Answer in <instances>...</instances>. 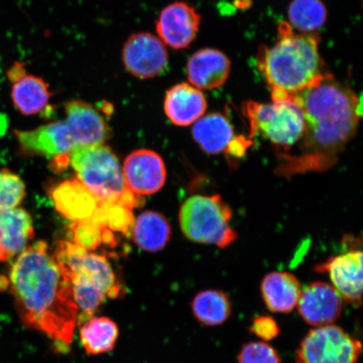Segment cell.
Instances as JSON below:
<instances>
[{"instance_id":"24","label":"cell","mask_w":363,"mask_h":363,"mask_svg":"<svg viewBox=\"0 0 363 363\" xmlns=\"http://www.w3.org/2000/svg\"><path fill=\"white\" fill-rule=\"evenodd\" d=\"M193 315L199 324L218 326L225 323L233 314L228 294L220 289H206L198 293L191 302Z\"/></svg>"},{"instance_id":"26","label":"cell","mask_w":363,"mask_h":363,"mask_svg":"<svg viewBox=\"0 0 363 363\" xmlns=\"http://www.w3.org/2000/svg\"><path fill=\"white\" fill-rule=\"evenodd\" d=\"M328 16L321 0H293L289 8L291 26L301 33H316L325 25Z\"/></svg>"},{"instance_id":"14","label":"cell","mask_w":363,"mask_h":363,"mask_svg":"<svg viewBox=\"0 0 363 363\" xmlns=\"http://www.w3.org/2000/svg\"><path fill=\"white\" fill-rule=\"evenodd\" d=\"M23 152L45 157H61L76 147L65 121L52 122L33 130H15Z\"/></svg>"},{"instance_id":"31","label":"cell","mask_w":363,"mask_h":363,"mask_svg":"<svg viewBox=\"0 0 363 363\" xmlns=\"http://www.w3.org/2000/svg\"><path fill=\"white\" fill-rule=\"evenodd\" d=\"M249 139L245 138L244 136H238L230 143L225 152L233 157H242L249 147Z\"/></svg>"},{"instance_id":"2","label":"cell","mask_w":363,"mask_h":363,"mask_svg":"<svg viewBox=\"0 0 363 363\" xmlns=\"http://www.w3.org/2000/svg\"><path fill=\"white\" fill-rule=\"evenodd\" d=\"M8 284L22 323L61 348L69 347L79 310L69 281L62 276L48 245H28L13 262Z\"/></svg>"},{"instance_id":"28","label":"cell","mask_w":363,"mask_h":363,"mask_svg":"<svg viewBox=\"0 0 363 363\" xmlns=\"http://www.w3.org/2000/svg\"><path fill=\"white\" fill-rule=\"evenodd\" d=\"M26 194V185L20 176L8 169L0 170V213L19 207Z\"/></svg>"},{"instance_id":"8","label":"cell","mask_w":363,"mask_h":363,"mask_svg":"<svg viewBox=\"0 0 363 363\" xmlns=\"http://www.w3.org/2000/svg\"><path fill=\"white\" fill-rule=\"evenodd\" d=\"M53 257L66 279L72 274H82L96 284L107 298H116L121 294V284L106 257L89 252L72 242H61Z\"/></svg>"},{"instance_id":"21","label":"cell","mask_w":363,"mask_h":363,"mask_svg":"<svg viewBox=\"0 0 363 363\" xmlns=\"http://www.w3.org/2000/svg\"><path fill=\"white\" fill-rule=\"evenodd\" d=\"M192 135L203 151L211 155L225 152L235 138L233 125L220 113L202 116L195 122Z\"/></svg>"},{"instance_id":"10","label":"cell","mask_w":363,"mask_h":363,"mask_svg":"<svg viewBox=\"0 0 363 363\" xmlns=\"http://www.w3.org/2000/svg\"><path fill=\"white\" fill-rule=\"evenodd\" d=\"M320 274H328L331 285L343 301L355 308L360 307L362 298V252L349 249L340 255L330 257L315 267Z\"/></svg>"},{"instance_id":"13","label":"cell","mask_w":363,"mask_h":363,"mask_svg":"<svg viewBox=\"0 0 363 363\" xmlns=\"http://www.w3.org/2000/svg\"><path fill=\"white\" fill-rule=\"evenodd\" d=\"M297 308L306 324L320 328L333 325L339 319L343 299L333 285L318 281L302 289Z\"/></svg>"},{"instance_id":"1","label":"cell","mask_w":363,"mask_h":363,"mask_svg":"<svg viewBox=\"0 0 363 363\" xmlns=\"http://www.w3.org/2000/svg\"><path fill=\"white\" fill-rule=\"evenodd\" d=\"M289 101L302 113L303 133L297 152L281 156L279 174L289 177L330 169L356 133L362 113L361 99L331 76Z\"/></svg>"},{"instance_id":"25","label":"cell","mask_w":363,"mask_h":363,"mask_svg":"<svg viewBox=\"0 0 363 363\" xmlns=\"http://www.w3.org/2000/svg\"><path fill=\"white\" fill-rule=\"evenodd\" d=\"M80 340L89 355L111 352L119 337V328L110 318L90 317L80 328Z\"/></svg>"},{"instance_id":"19","label":"cell","mask_w":363,"mask_h":363,"mask_svg":"<svg viewBox=\"0 0 363 363\" xmlns=\"http://www.w3.org/2000/svg\"><path fill=\"white\" fill-rule=\"evenodd\" d=\"M260 290L263 302L271 312L289 314L297 307L302 286L291 272H272L263 278Z\"/></svg>"},{"instance_id":"7","label":"cell","mask_w":363,"mask_h":363,"mask_svg":"<svg viewBox=\"0 0 363 363\" xmlns=\"http://www.w3.org/2000/svg\"><path fill=\"white\" fill-rule=\"evenodd\" d=\"M360 340L335 325L311 330L296 350L297 363H357Z\"/></svg>"},{"instance_id":"3","label":"cell","mask_w":363,"mask_h":363,"mask_svg":"<svg viewBox=\"0 0 363 363\" xmlns=\"http://www.w3.org/2000/svg\"><path fill=\"white\" fill-rule=\"evenodd\" d=\"M318 33L295 34L287 22L279 26L278 39L257 53V68L271 90L272 101H287L330 74L319 49Z\"/></svg>"},{"instance_id":"11","label":"cell","mask_w":363,"mask_h":363,"mask_svg":"<svg viewBox=\"0 0 363 363\" xmlns=\"http://www.w3.org/2000/svg\"><path fill=\"white\" fill-rule=\"evenodd\" d=\"M126 188L135 195H151L166 183L167 170L162 158L155 152L139 149L125 158L122 169Z\"/></svg>"},{"instance_id":"30","label":"cell","mask_w":363,"mask_h":363,"mask_svg":"<svg viewBox=\"0 0 363 363\" xmlns=\"http://www.w3.org/2000/svg\"><path fill=\"white\" fill-rule=\"evenodd\" d=\"M249 330L262 340V342H271L280 335V328L274 318L269 315H257L253 318Z\"/></svg>"},{"instance_id":"6","label":"cell","mask_w":363,"mask_h":363,"mask_svg":"<svg viewBox=\"0 0 363 363\" xmlns=\"http://www.w3.org/2000/svg\"><path fill=\"white\" fill-rule=\"evenodd\" d=\"M242 111L248 121L250 138L260 135L279 150V155L288 153L302 138V113L292 101H247Z\"/></svg>"},{"instance_id":"5","label":"cell","mask_w":363,"mask_h":363,"mask_svg":"<svg viewBox=\"0 0 363 363\" xmlns=\"http://www.w3.org/2000/svg\"><path fill=\"white\" fill-rule=\"evenodd\" d=\"M231 217L233 211L220 195H194L182 206L179 223L191 242L225 248L238 239L230 225Z\"/></svg>"},{"instance_id":"4","label":"cell","mask_w":363,"mask_h":363,"mask_svg":"<svg viewBox=\"0 0 363 363\" xmlns=\"http://www.w3.org/2000/svg\"><path fill=\"white\" fill-rule=\"evenodd\" d=\"M69 161L78 179L99 202L117 203L133 210L138 195L126 188L119 160L103 144L76 147Z\"/></svg>"},{"instance_id":"22","label":"cell","mask_w":363,"mask_h":363,"mask_svg":"<svg viewBox=\"0 0 363 363\" xmlns=\"http://www.w3.org/2000/svg\"><path fill=\"white\" fill-rule=\"evenodd\" d=\"M52 96L48 84L40 77L26 74L12 85V103L23 116L38 115L48 107Z\"/></svg>"},{"instance_id":"29","label":"cell","mask_w":363,"mask_h":363,"mask_svg":"<svg viewBox=\"0 0 363 363\" xmlns=\"http://www.w3.org/2000/svg\"><path fill=\"white\" fill-rule=\"evenodd\" d=\"M238 363H281L278 351L265 342L243 345L238 357Z\"/></svg>"},{"instance_id":"20","label":"cell","mask_w":363,"mask_h":363,"mask_svg":"<svg viewBox=\"0 0 363 363\" xmlns=\"http://www.w3.org/2000/svg\"><path fill=\"white\" fill-rule=\"evenodd\" d=\"M52 199L57 210L74 222L89 219L101 203L78 179L59 184Z\"/></svg>"},{"instance_id":"23","label":"cell","mask_w":363,"mask_h":363,"mask_svg":"<svg viewBox=\"0 0 363 363\" xmlns=\"http://www.w3.org/2000/svg\"><path fill=\"white\" fill-rule=\"evenodd\" d=\"M133 240L144 251L157 252L167 246L171 238L169 222L160 213L145 211L134 221Z\"/></svg>"},{"instance_id":"18","label":"cell","mask_w":363,"mask_h":363,"mask_svg":"<svg viewBox=\"0 0 363 363\" xmlns=\"http://www.w3.org/2000/svg\"><path fill=\"white\" fill-rule=\"evenodd\" d=\"M207 108L206 99L201 89L182 83L172 87L166 94L164 111L172 123L188 126L203 116Z\"/></svg>"},{"instance_id":"15","label":"cell","mask_w":363,"mask_h":363,"mask_svg":"<svg viewBox=\"0 0 363 363\" xmlns=\"http://www.w3.org/2000/svg\"><path fill=\"white\" fill-rule=\"evenodd\" d=\"M66 123L76 147L103 144L110 135V128L101 113L89 103H67Z\"/></svg>"},{"instance_id":"16","label":"cell","mask_w":363,"mask_h":363,"mask_svg":"<svg viewBox=\"0 0 363 363\" xmlns=\"http://www.w3.org/2000/svg\"><path fill=\"white\" fill-rule=\"evenodd\" d=\"M230 72V59L216 49L199 50L189 59L188 79L199 89L220 88L228 79Z\"/></svg>"},{"instance_id":"27","label":"cell","mask_w":363,"mask_h":363,"mask_svg":"<svg viewBox=\"0 0 363 363\" xmlns=\"http://www.w3.org/2000/svg\"><path fill=\"white\" fill-rule=\"evenodd\" d=\"M72 242L78 246L92 252L101 244L115 245L112 230L90 217L89 219L74 222L72 226Z\"/></svg>"},{"instance_id":"9","label":"cell","mask_w":363,"mask_h":363,"mask_svg":"<svg viewBox=\"0 0 363 363\" xmlns=\"http://www.w3.org/2000/svg\"><path fill=\"white\" fill-rule=\"evenodd\" d=\"M122 62L130 74L140 79L156 78L169 65L165 44L149 33L131 35L122 49Z\"/></svg>"},{"instance_id":"12","label":"cell","mask_w":363,"mask_h":363,"mask_svg":"<svg viewBox=\"0 0 363 363\" xmlns=\"http://www.w3.org/2000/svg\"><path fill=\"white\" fill-rule=\"evenodd\" d=\"M201 17L185 2L177 1L162 11L156 22L159 38L170 48L180 50L189 47L196 38Z\"/></svg>"},{"instance_id":"32","label":"cell","mask_w":363,"mask_h":363,"mask_svg":"<svg viewBox=\"0 0 363 363\" xmlns=\"http://www.w3.org/2000/svg\"><path fill=\"white\" fill-rule=\"evenodd\" d=\"M27 74L26 65L22 62H16L10 69L7 71V77L12 84L19 81Z\"/></svg>"},{"instance_id":"17","label":"cell","mask_w":363,"mask_h":363,"mask_svg":"<svg viewBox=\"0 0 363 363\" xmlns=\"http://www.w3.org/2000/svg\"><path fill=\"white\" fill-rule=\"evenodd\" d=\"M34 238L33 218L21 208L0 213V262L19 255Z\"/></svg>"}]
</instances>
